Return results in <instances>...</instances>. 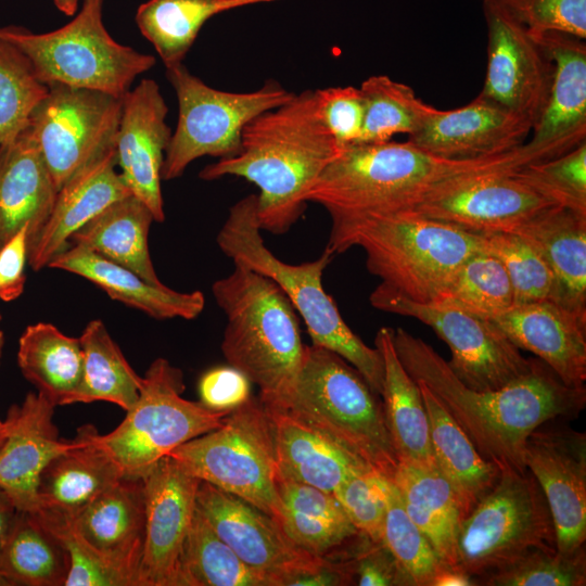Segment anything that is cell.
<instances>
[{
    "instance_id": "obj_19",
    "label": "cell",
    "mask_w": 586,
    "mask_h": 586,
    "mask_svg": "<svg viewBox=\"0 0 586 586\" xmlns=\"http://www.w3.org/2000/svg\"><path fill=\"white\" fill-rule=\"evenodd\" d=\"M513 171L497 170L459 179L402 211L477 234L511 232L553 205L517 180Z\"/></svg>"
},
{
    "instance_id": "obj_56",
    "label": "cell",
    "mask_w": 586,
    "mask_h": 586,
    "mask_svg": "<svg viewBox=\"0 0 586 586\" xmlns=\"http://www.w3.org/2000/svg\"><path fill=\"white\" fill-rule=\"evenodd\" d=\"M17 512L9 495L0 488V550L14 525Z\"/></svg>"
},
{
    "instance_id": "obj_12",
    "label": "cell",
    "mask_w": 586,
    "mask_h": 586,
    "mask_svg": "<svg viewBox=\"0 0 586 586\" xmlns=\"http://www.w3.org/2000/svg\"><path fill=\"white\" fill-rule=\"evenodd\" d=\"M166 77L178 101L177 125L161 170V178L166 181L182 176L199 157L235 155L244 127L295 95L276 80L251 92L218 90L191 74L182 63L166 67Z\"/></svg>"
},
{
    "instance_id": "obj_40",
    "label": "cell",
    "mask_w": 586,
    "mask_h": 586,
    "mask_svg": "<svg viewBox=\"0 0 586 586\" xmlns=\"http://www.w3.org/2000/svg\"><path fill=\"white\" fill-rule=\"evenodd\" d=\"M68 557L34 513L18 511L0 550V575L9 585L65 586Z\"/></svg>"
},
{
    "instance_id": "obj_30",
    "label": "cell",
    "mask_w": 586,
    "mask_h": 586,
    "mask_svg": "<svg viewBox=\"0 0 586 586\" xmlns=\"http://www.w3.org/2000/svg\"><path fill=\"white\" fill-rule=\"evenodd\" d=\"M265 407L272 422L278 476L333 494L351 476L372 469L288 412Z\"/></svg>"
},
{
    "instance_id": "obj_28",
    "label": "cell",
    "mask_w": 586,
    "mask_h": 586,
    "mask_svg": "<svg viewBox=\"0 0 586 586\" xmlns=\"http://www.w3.org/2000/svg\"><path fill=\"white\" fill-rule=\"evenodd\" d=\"M48 267L82 277L111 298L157 320H192L205 306V297L201 291L178 292L163 283H151L135 271L75 245H69L55 256Z\"/></svg>"
},
{
    "instance_id": "obj_20",
    "label": "cell",
    "mask_w": 586,
    "mask_h": 586,
    "mask_svg": "<svg viewBox=\"0 0 586 586\" xmlns=\"http://www.w3.org/2000/svg\"><path fill=\"white\" fill-rule=\"evenodd\" d=\"M531 34L552 64L544 109L532 127L530 141L522 144L531 162L536 163L586 141V44L585 39L563 31Z\"/></svg>"
},
{
    "instance_id": "obj_26",
    "label": "cell",
    "mask_w": 586,
    "mask_h": 586,
    "mask_svg": "<svg viewBox=\"0 0 586 586\" xmlns=\"http://www.w3.org/2000/svg\"><path fill=\"white\" fill-rule=\"evenodd\" d=\"M56 186L27 125L0 144V247L28 226V245L44 226Z\"/></svg>"
},
{
    "instance_id": "obj_29",
    "label": "cell",
    "mask_w": 586,
    "mask_h": 586,
    "mask_svg": "<svg viewBox=\"0 0 586 586\" xmlns=\"http://www.w3.org/2000/svg\"><path fill=\"white\" fill-rule=\"evenodd\" d=\"M511 232L527 241L551 269L558 304L586 318V214L552 205Z\"/></svg>"
},
{
    "instance_id": "obj_55",
    "label": "cell",
    "mask_w": 586,
    "mask_h": 586,
    "mask_svg": "<svg viewBox=\"0 0 586 586\" xmlns=\"http://www.w3.org/2000/svg\"><path fill=\"white\" fill-rule=\"evenodd\" d=\"M28 230V226L23 227L0 247V300L3 302H13L24 292Z\"/></svg>"
},
{
    "instance_id": "obj_58",
    "label": "cell",
    "mask_w": 586,
    "mask_h": 586,
    "mask_svg": "<svg viewBox=\"0 0 586 586\" xmlns=\"http://www.w3.org/2000/svg\"><path fill=\"white\" fill-rule=\"evenodd\" d=\"M53 3L62 13L73 16L77 12L79 0H53Z\"/></svg>"
},
{
    "instance_id": "obj_52",
    "label": "cell",
    "mask_w": 586,
    "mask_h": 586,
    "mask_svg": "<svg viewBox=\"0 0 586 586\" xmlns=\"http://www.w3.org/2000/svg\"><path fill=\"white\" fill-rule=\"evenodd\" d=\"M321 119L343 145L360 140L365 106L359 88L330 87L315 90Z\"/></svg>"
},
{
    "instance_id": "obj_41",
    "label": "cell",
    "mask_w": 586,
    "mask_h": 586,
    "mask_svg": "<svg viewBox=\"0 0 586 586\" xmlns=\"http://www.w3.org/2000/svg\"><path fill=\"white\" fill-rule=\"evenodd\" d=\"M179 586H278V583L241 560L196 509L182 548Z\"/></svg>"
},
{
    "instance_id": "obj_7",
    "label": "cell",
    "mask_w": 586,
    "mask_h": 586,
    "mask_svg": "<svg viewBox=\"0 0 586 586\" xmlns=\"http://www.w3.org/2000/svg\"><path fill=\"white\" fill-rule=\"evenodd\" d=\"M378 396L344 358L311 344L289 393L267 407L288 412L392 480L398 458Z\"/></svg>"
},
{
    "instance_id": "obj_63",
    "label": "cell",
    "mask_w": 586,
    "mask_h": 586,
    "mask_svg": "<svg viewBox=\"0 0 586 586\" xmlns=\"http://www.w3.org/2000/svg\"><path fill=\"white\" fill-rule=\"evenodd\" d=\"M0 320H1V314H0Z\"/></svg>"
},
{
    "instance_id": "obj_38",
    "label": "cell",
    "mask_w": 586,
    "mask_h": 586,
    "mask_svg": "<svg viewBox=\"0 0 586 586\" xmlns=\"http://www.w3.org/2000/svg\"><path fill=\"white\" fill-rule=\"evenodd\" d=\"M278 0H149L139 5L136 23L165 67L182 63L202 26L222 12Z\"/></svg>"
},
{
    "instance_id": "obj_4",
    "label": "cell",
    "mask_w": 586,
    "mask_h": 586,
    "mask_svg": "<svg viewBox=\"0 0 586 586\" xmlns=\"http://www.w3.org/2000/svg\"><path fill=\"white\" fill-rule=\"evenodd\" d=\"M327 250L353 246L366 254L377 289L420 304H433L456 269L485 250L482 234L407 211L331 217Z\"/></svg>"
},
{
    "instance_id": "obj_50",
    "label": "cell",
    "mask_w": 586,
    "mask_h": 586,
    "mask_svg": "<svg viewBox=\"0 0 586 586\" xmlns=\"http://www.w3.org/2000/svg\"><path fill=\"white\" fill-rule=\"evenodd\" d=\"M388 479L373 469L355 474L333 493L353 525L373 543L381 544Z\"/></svg>"
},
{
    "instance_id": "obj_25",
    "label": "cell",
    "mask_w": 586,
    "mask_h": 586,
    "mask_svg": "<svg viewBox=\"0 0 586 586\" xmlns=\"http://www.w3.org/2000/svg\"><path fill=\"white\" fill-rule=\"evenodd\" d=\"M131 192L117 171L115 144L77 171L59 191L53 208L28 245V263L35 271L69 246L73 233L112 203Z\"/></svg>"
},
{
    "instance_id": "obj_17",
    "label": "cell",
    "mask_w": 586,
    "mask_h": 586,
    "mask_svg": "<svg viewBox=\"0 0 586 586\" xmlns=\"http://www.w3.org/2000/svg\"><path fill=\"white\" fill-rule=\"evenodd\" d=\"M487 65L479 95L533 125L548 97L552 64L532 34L501 9L482 3Z\"/></svg>"
},
{
    "instance_id": "obj_9",
    "label": "cell",
    "mask_w": 586,
    "mask_h": 586,
    "mask_svg": "<svg viewBox=\"0 0 586 586\" xmlns=\"http://www.w3.org/2000/svg\"><path fill=\"white\" fill-rule=\"evenodd\" d=\"M183 391L182 371L156 358L124 420L106 434L86 425L89 440L112 458L124 479L142 480L178 446L220 426L230 412L188 400Z\"/></svg>"
},
{
    "instance_id": "obj_16",
    "label": "cell",
    "mask_w": 586,
    "mask_h": 586,
    "mask_svg": "<svg viewBox=\"0 0 586 586\" xmlns=\"http://www.w3.org/2000/svg\"><path fill=\"white\" fill-rule=\"evenodd\" d=\"M523 460L538 482L552 517L557 549L573 552L586 540V435L549 420L527 437Z\"/></svg>"
},
{
    "instance_id": "obj_46",
    "label": "cell",
    "mask_w": 586,
    "mask_h": 586,
    "mask_svg": "<svg viewBox=\"0 0 586 586\" xmlns=\"http://www.w3.org/2000/svg\"><path fill=\"white\" fill-rule=\"evenodd\" d=\"M382 542L411 586H431L444 565L420 528L407 514L399 493L390 481Z\"/></svg>"
},
{
    "instance_id": "obj_6",
    "label": "cell",
    "mask_w": 586,
    "mask_h": 586,
    "mask_svg": "<svg viewBox=\"0 0 586 586\" xmlns=\"http://www.w3.org/2000/svg\"><path fill=\"white\" fill-rule=\"evenodd\" d=\"M262 231L256 194H249L230 207L216 242L233 264H241L276 282L304 320L311 344L340 355L381 396L384 367L380 352L351 330L322 286L323 271L334 254L326 249L315 260L288 264L265 245Z\"/></svg>"
},
{
    "instance_id": "obj_36",
    "label": "cell",
    "mask_w": 586,
    "mask_h": 586,
    "mask_svg": "<svg viewBox=\"0 0 586 586\" xmlns=\"http://www.w3.org/2000/svg\"><path fill=\"white\" fill-rule=\"evenodd\" d=\"M153 221L149 207L130 194L109 205L73 233L69 245L92 251L151 283L161 284L148 245Z\"/></svg>"
},
{
    "instance_id": "obj_59",
    "label": "cell",
    "mask_w": 586,
    "mask_h": 586,
    "mask_svg": "<svg viewBox=\"0 0 586 586\" xmlns=\"http://www.w3.org/2000/svg\"><path fill=\"white\" fill-rule=\"evenodd\" d=\"M5 436H7V424L5 422L3 421V424L0 425V447L2 446L4 440H5Z\"/></svg>"
},
{
    "instance_id": "obj_22",
    "label": "cell",
    "mask_w": 586,
    "mask_h": 586,
    "mask_svg": "<svg viewBox=\"0 0 586 586\" xmlns=\"http://www.w3.org/2000/svg\"><path fill=\"white\" fill-rule=\"evenodd\" d=\"M55 405L40 393L29 392L12 405L4 420L7 436L0 447V488L18 511L39 510L40 476L52 459L75 445L59 437L53 423Z\"/></svg>"
},
{
    "instance_id": "obj_1",
    "label": "cell",
    "mask_w": 586,
    "mask_h": 586,
    "mask_svg": "<svg viewBox=\"0 0 586 586\" xmlns=\"http://www.w3.org/2000/svg\"><path fill=\"white\" fill-rule=\"evenodd\" d=\"M396 354L410 377L424 383L477 451L500 470H526L528 435L553 419H574L586 388L565 385L542 360L526 375L496 391L466 386L433 347L403 328L394 329Z\"/></svg>"
},
{
    "instance_id": "obj_33",
    "label": "cell",
    "mask_w": 586,
    "mask_h": 586,
    "mask_svg": "<svg viewBox=\"0 0 586 586\" xmlns=\"http://www.w3.org/2000/svg\"><path fill=\"white\" fill-rule=\"evenodd\" d=\"M392 482L404 508L440 561L457 569V534L462 520L456 495L436 467L399 461Z\"/></svg>"
},
{
    "instance_id": "obj_37",
    "label": "cell",
    "mask_w": 586,
    "mask_h": 586,
    "mask_svg": "<svg viewBox=\"0 0 586 586\" xmlns=\"http://www.w3.org/2000/svg\"><path fill=\"white\" fill-rule=\"evenodd\" d=\"M17 365L38 393L55 406L68 405L82 377L79 337L48 322L29 324L18 340Z\"/></svg>"
},
{
    "instance_id": "obj_47",
    "label": "cell",
    "mask_w": 586,
    "mask_h": 586,
    "mask_svg": "<svg viewBox=\"0 0 586 586\" xmlns=\"http://www.w3.org/2000/svg\"><path fill=\"white\" fill-rule=\"evenodd\" d=\"M512 176L553 205L586 214V141L555 158L522 166Z\"/></svg>"
},
{
    "instance_id": "obj_49",
    "label": "cell",
    "mask_w": 586,
    "mask_h": 586,
    "mask_svg": "<svg viewBox=\"0 0 586 586\" xmlns=\"http://www.w3.org/2000/svg\"><path fill=\"white\" fill-rule=\"evenodd\" d=\"M585 584V546L573 552L533 551L479 582V585L487 586H584Z\"/></svg>"
},
{
    "instance_id": "obj_3",
    "label": "cell",
    "mask_w": 586,
    "mask_h": 586,
    "mask_svg": "<svg viewBox=\"0 0 586 586\" xmlns=\"http://www.w3.org/2000/svg\"><path fill=\"white\" fill-rule=\"evenodd\" d=\"M526 164L519 148L475 160H447L405 142H357L320 174L305 201L324 207L331 217L396 212L411 207L466 177L515 170Z\"/></svg>"
},
{
    "instance_id": "obj_8",
    "label": "cell",
    "mask_w": 586,
    "mask_h": 586,
    "mask_svg": "<svg viewBox=\"0 0 586 586\" xmlns=\"http://www.w3.org/2000/svg\"><path fill=\"white\" fill-rule=\"evenodd\" d=\"M103 1L82 0L73 21L49 33L0 27V38L18 49L44 85L59 82L123 98L156 59L117 42L103 24Z\"/></svg>"
},
{
    "instance_id": "obj_53",
    "label": "cell",
    "mask_w": 586,
    "mask_h": 586,
    "mask_svg": "<svg viewBox=\"0 0 586 586\" xmlns=\"http://www.w3.org/2000/svg\"><path fill=\"white\" fill-rule=\"evenodd\" d=\"M347 550L353 561L357 585L411 586L410 581L383 543H373L359 532L348 544Z\"/></svg>"
},
{
    "instance_id": "obj_45",
    "label": "cell",
    "mask_w": 586,
    "mask_h": 586,
    "mask_svg": "<svg viewBox=\"0 0 586 586\" xmlns=\"http://www.w3.org/2000/svg\"><path fill=\"white\" fill-rule=\"evenodd\" d=\"M28 59L0 38V144L24 130L36 105L47 94Z\"/></svg>"
},
{
    "instance_id": "obj_18",
    "label": "cell",
    "mask_w": 586,
    "mask_h": 586,
    "mask_svg": "<svg viewBox=\"0 0 586 586\" xmlns=\"http://www.w3.org/2000/svg\"><path fill=\"white\" fill-rule=\"evenodd\" d=\"M145 525L139 586H179L183 544L196 510L201 480L164 457L142 479Z\"/></svg>"
},
{
    "instance_id": "obj_60",
    "label": "cell",
    "mask_w": 586,
    "mask_h": 586,
    "mask_svg": "<svg viewBox=\"0 0 586 586\" xmlns=\"http://www.w3.org/2000/svg\"><path fill=\"white\" fill-rule=\"evenodd\" d=\"M3 346H4V333L2 329L0 328V362H1V357H2Z\"/></svg>"
},
{
    "instance_id": "obj_27",
    "label": "cell",
    "mask_w": 586,
    "mask_h": 586,
    "mask_svg": "<svg viewBox=\"0 0 586 586\" xmlns=\"http://www.w3.org/2000/svg\"><path fill=\"white\" fill-rule=\"evenodd\" d=\"M69 517L79 535L139 586L145 525L142 480L122 479Z\"/></svg>"
},
{
    "instance_id": "obj_31",
    "label": "cell",
    "mask_w": 586,
    "mask_h": 586,
    "mask_svg": "<svg viewBox=\"0 0 586 586\" xmlns=\"http://www.w3.org/2000/svg\"><path fill=\"white\" fill-rule=\"evenodd\" d=\"M393 334L394 329L382 327L374 339L384 367L381 396L385 424L398 462L436 467L422 394L396 354Z\"/></svg>"
},
{
    "instance_id": "obj_23",
    "label": "cell",
    "mask_w": 586,
    "mask_h": 586,
    "mask_svg": "<svg viewBox=\"0 0 586 586\" xmlns=\"http://www.w3.org/2000/svg\"><path fill=\"white\" fill-rule=\"evenodd\" d=\"M532 124L477 95L469 104L437 110L408 141L447 160H475L510 152L522 145Z\"/></svg>"
},
{
    "instance_id": "obj_34",
    "label": "cell",
    "mask_w": 586,
    "mask_h": 586,
    "mask_svg": "<svg viewBox=\"0 0 586 586\" xmlns=\"http://www.w3.org/2000/svg\"><path fill=\"white\" fill-rule=\"evenodd\" d=\"M122 479L118 466L89 440L84 425L78 429L75 445L43 470L38 487L39 510L75 514Z\"/></svg>"
},
{
    "instance_id": "obj_14",
    "label": "cell",
    "mask_w": 586,
    "mask_h": 586,
    "mask_svg": "<svg viewBox=\"0 0 586 586\" xmlns=\"http://www.w3.org/2000/svg\"><path fill=\"white\" fill-rule=\"evenodd\" d=\"M370 304L382 311L412 317L429 326L450 349L454 374L475 391H496L530 373L537 359L526 358L491 320L468 313L420 304L374 289Z\"/></svg>"
},
{
    "instance_id": "obj_24",
    "label": "cell",
    "mask_w": 586,
    "mask_h": 586,
    "mask_svg": "<svg viewBox=\"0 0 586 586\" xmlns=\"http://www.w3.org/2000/svg\"><path fill=\"white\" fill-rule=\"evenodd\" d=\"M488 320L519 349L536 355L565 385L585 387L586 318L543 301L513 305Z\"/></svg>"
},
{
    "instance_id": "obj_39",
    "label": "cell",
    "mask_w": 586,
    "mask_h": 586,
    "mask_svg": "<svg viewBox=\"0 0 586 586\" xmlns=\"http://www.w3.org/2000/svg\"><path fill=\"white\" fill-rule=\"evenodd\" d=\"M82 377L68 405L107 402L125 411L137 402L143 378L137 374L100 319L87 323L79 336Z\"/></svg>"
},
{
    "instance_id": "obj_62",
    "label": "cell",
    "mask_w": 586,
    "mask_h": 586,
    "mask_svg": "<svg viewBox=\"0 0 586 586\" xmlns=\"http://www.w3.org/2000/svg\"><path fill=\"white\" fill-rule=\"evenodd\" d=\"M2 424H3V421L0 420V425H2Z\"/></svg>"
},
{
    "instance_id": "obj_42",
    "label": "cell",
    "mask_w": 586,
    "mask_h": 586,
    "mask_svg": "<svg viewBox=\"0 0 586 586\" xmlns=\"http://www.w3.org/2000/svg\"><path fill=\"white\" fill-rule=\"evenodd\" d=\"M432 305L489 319L514 305V292L499 259L482 250L456 269Z\"/></svg>"
},
{
    "instance_id": "obj_43",
    "label": "cell",
    "mask_w": 586,
    "mask_h": 586,
    "mask_svg": "<svg viewBox=\"0 0 586 586\" xmlns=\"http://www.w3.org/2000/svg\"><path fill=\"white\" fill-rule=\"evenodd\" d=\"M365 115L359 142H384L394 135L417 132L437 109L417 97L413 89L386 75H373L359 87Z\"/></svg>"
},
{
    "instance_id": "obj_5",
    "label": "cell",
    "mask_w": 586,
    "mask_h": 586,
    "mask_svg": "<svg viewBox=\"0 0 586 586\" xmlns=\"http://www.w3.org/2000/svg\"><path fill=\"white\" fill-rule=\"evenodd\" d=\"M212 293L227 317L224 357L258 386L264 405H278L305 355L297 311L276 282L241 264L216 280Z\"/></svg>"
},
{
    "instance_id": "obj_2",
    "label": "cell",
    "mask_w": 586,
    "mask_h": 586,
    "mask_svg": "<svg viewBox=\"0 0 586 586\" xmlns=\"http://www.w3.org/2000/svg\"><path fill=\"white\" fill-rule=\"evenodd\" d=\"M344 146L324 126L315 90H305L251 120L240 151L205 166L199 177L235 176L254 183L262 230L282 234L303 215L306 192Z\"/></svg>"
},
{
    "instance_id": "obj_32",
    "label": "cell",
    "mask_w": 586,
    "mask_h": 586,
    "mask_svg": "<svg viewBox=\"0 0 586 586\" xmlns=\"http://www.w3.org/2000/svg\"><path fill=\"white\" fill-rule=\"evenodd\" d=\"M416 382L428 413L436 468L451 486L463 519L496 485L501 470L477 451L430 388Z\"/></svg>"
},
{
    "instance_id": "obj_21",
    "label": "cell",
    "mask_w": 586,
    "mask_h": 586,
    "mask_svg": "<svg viewBox=\"0 0 586 586\" xmlns=\"http://www.w3.org/2000/svg\"><path fill=\"white\" fill-rule=\"evenodd\" d=\"M168 107L157 82L142 79L123 97L115 138L117 167L123 181L151 211L154 220L165 219L161 170L171 130Z\"/></svg>"
},
{
    "instance_id": "obj_15",
    "label": "cell",
    "mask_w": 586,
    "mask_h": 586,
    "mask_svg": "<svg viewBox=\"0 0 586 586\" xmlns=\"http://www.w3.org/2000/svg\"><path fill=\"white\" fill-rule=\"evenodd\" d=\"M196 509L241 560L278 586H291L328 561L300 548L269 514L207 482L200 483Z\"/></svg>"
},
{
    "instance_id": "obj_54",
    "label": "cell",
    "mask_w": 586,
    "mask_h": 586,
    "mask_svg": "<svg viewBox=\"0 0 586 586\" xmlns=\"http://www.w3.org/2000/svg\"><path fill=\"white\" fill-rule=\"evenodd\" d=\"M200 402L216 411H232L251 397V382L232 367L206 371L199 381Z\"/></svg>"
},
{
    "instance_id": "obj_11",
    "label": "cell",
    "mask_w": 586,
    "mask_h": 586,
    "mask_svg": "<svg viewBox=\"0 0 586 586\" xmlns=\"http://www.w3.org/2000/svg\"><path fill=\"white\" fill-rule=\"evenodd\" d=\"M167 457L203 482L232 494L272 517L281 505L270 416L259 398L250 397L217 429L194 437Z\"/></svg>"
},
{
    "instance_id": "obj_13",
    "label": "cell",
    "mask_w": 586,
    "mask_h": 586,
    "mask_svg": "<svg viewBox=\"0 0 586 586\" xmlns=\"http://www.w3.org/2000/svg\"><path fill=\"white\" fill-rule=\"evenodd\" d=\"M29 116L36 140L58 191L84 166L115 144L123 98L59 82Z\"/></svg>"
},
{
    "instance_id": "obj_35",
    "label": "cell",
    "mask_w": 586,
    "mask_h": 586,
    "mask_svg": "<svg viewBox=\"0 0 586 586\" xmlns=\"http://www.w3.org/2000/svg\"><path fill=\"white\" fill-rule=\"evenodd\" d=\"M277 491L276 521L303 550L329 558L359 533L333 494L281 476Z\"/></svg>"
},
{
    "instance_id": "obj_57",
    "label": "cell",
    "mask_w": 586,
    "mask_h": 586,
    "mask_svg": "<svg viewBox=\"0 0 586 586\" xmlns=\"http://www.w3.org/2000/svg\"><path fill=\"white\" fill-rule=\"evenodd\" d=\"M475 579L461 570L443 565L435 574L431 586H475Z\"/></svg>"
},
{
    "instance_id": "obj_51",
    "label": "cell",
    "mask_w": 586,
    "mask_h": 586,
    "mask_svg": "<svg viewBox=\"0 0 586 586\" xmlns=\"http://www.w3.org/2000/svg\"><path fill=\"white\" fill-rule=\"evenodd\" d=\"M531 33L563 31L586 39V0H481Z\"/></svg>"
},
{
    "instance_id": "obj_44",
    "label": "cell",
    "mask_w": 586,
    "mask_h": 586,
    "mask_svg": "<svg viewBox=\"0 0 586 586\" xmlns=\"http://www.w3.org/2000/svg\"><path fill=\"white\" fill-rule=\"evenodd\" d=\"M485 250L505 267L514 292V305L551 301L558 304L556 278L542 255L514 232L482 234Z\"/></svg>"
},
{
    "instance_id": "obj_61",
    "label": "cell",
    "mask_w": 586,
    "mask_h": 586,
    "mask_svg": "<svg viewBox=\"0 0 586 586\" xmlns=\"http://www.w3.org/2000/svg\"><path fill=\"white\" fill-rule=\"evenodd\" d=\"M0 586H10L9 583L0 575Z\"/></svg>"
},
{
    "instance_id": "obj_10",
    "label": "cell",
    "mask_w": 586,
    "mask_h": 586,
    "mask_svg": "<svg viewBox=\"0 0 586 586\" xmlns=\"http://www.w3.org/2000/svg\"><path fill=\"white\" fill-rule=\"evenodd\" d=\"M457 569L476 584L536 551H557V535L546 497L526 469H505L496 485L461 520Z\"/></svg>"
},
{
    "instance_id": "obj_48",
    "label": "cell",
    "mask_w": 586,
    "mask_h": 586,
    "mask_svg": "<svg viewBox=\"0 0 586 586\" xmlns=\"http://www.w3.org/2000/svg\"><path fill=\"white\" fill-rule=\"evenodd\" d=\"M65 549L69 568L65 586H136L135 581L95 551L76 531L69 514L40 509L34 513Z\"/></svg>"
}]
</instances>
